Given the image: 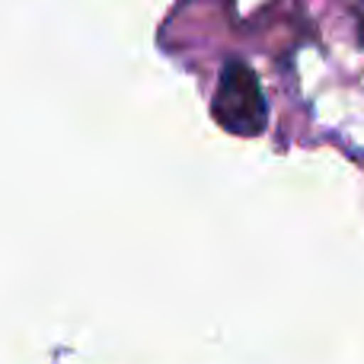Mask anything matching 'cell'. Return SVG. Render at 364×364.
Segmentation results:
<instances>
[{
    "label": "cell",
    "mask_w": 364,
    "mask_h": 364,
    "mask_svg": "<svg viewBox=\"0 0 364 364\" xmlns=\"http://www.w3.org/2000/svg\"><path fill=\"white\" fill-rule=\"evenodd\" d=\"M361 42H364V26H361Z\"/></svg>",
    "instance_id": "obj_2"
},
{
    "label": "cell",
    "mask_w": 364,
    "mask_h": 364,
    "mask_svg": "<svg viewBox=\"0 0 364 364\" xmlns=\"http://www.w3.org/2000/svg\"><path fill=\"white\" fill-rule=\"evenodd\" d=\"M214 119L233 134H259L265 128L269 109H265V96L259 87V77L246 68L243 61L224 64L218 80V93H214Z\"/></svg>",
    "instance_id": "obj_1"
}]
</instances>
